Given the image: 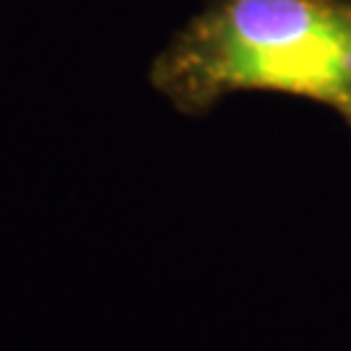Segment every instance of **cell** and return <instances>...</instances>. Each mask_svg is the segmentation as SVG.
Returning <instances> with one entry per match:
<instances>
[{
  "label": "cell",
  "mask_w": 351,
  "mask_h": 351,
  "mask_svg": "<svg viewBox=\"0 0 351 351\" xmlns=\"http://www.w3.org/2000/svg\"><path fill=\"white\" fill-rule=\"evenodd\" d=\"M149 81L188 117L237 91H271L323 104L351 133V0H208Z\"/></svg>",
  "instance_id": "obj_1"
}]
</instances>
